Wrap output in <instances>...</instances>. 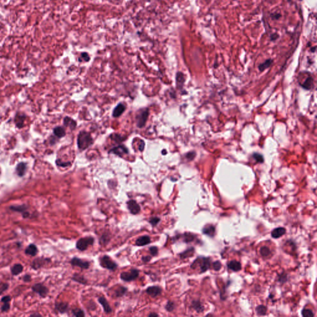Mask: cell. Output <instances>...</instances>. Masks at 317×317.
<instances>
[{
  "mask_svg": "<svg viewBox=\"0 0 317 317\" xmlns=\"http://www.w3.org/2000/svg\"><path fill=\"white\" fill-rule=\"evenodd\" d=\"M93 143V139L89 133L81 131L77 136V146L81 150H85Z\"/></svg>",
  "mask_w": 317,
  "mask_h": 317,
  "instance_id": "obj_1",
  "label": "cell"
},
{
  "mask_svg": "<svg viewBox=\"0 0 317 317\" xmlns=\"http://www.w3.org/2000/svg\"><path fill=\"white\" fill-rule=\"evenodd\" d=\"M100 265L102 267L112 271H114L117 268V265L112 258L108 255H104L100 258Z\"/></svg>",
  "mask_w": 317,
  "mask_h": 317,
  "instance_id": "obj_2",
  "label": "cell"
},
{
  "mask_svg": "<svg viewBox=\"0 0 317 317\" xmlns=\"http://www.w3.org/2000/svg\"><path fill=\"white\" fill-rule=\"evenodd\" d=\"M94 243V238L92 237L89 236L81 238L76 243V248L80 251H84L90 245H92Z\"/></svg>",
  "mask_w": 317,
  "mask_h": 317,
  "instance_id": "obj_3",
  "label": "cell"
},
{
  "mask_svg": "<svg viewBox=\"0 0 317 317\" xmlns=\"http://www.w3.org/2000/svg\"><path fill=\"white\" fill-rule=\"evenodd\" d=\"M139 275L138 269H131L129 271L123 272L120 274V278L125 282H131L136 279Z\"/></svg>",
  "mask_w": 317,
  "mask_h": 317,
  "instance_id": "obj_4",
  "label": "cell"
},
{
  "mask_svg": "<svg viewBox=\"0 0 317 317\" xmlns=\"http://www.w3.org/2000/svg\"><path fill=\"white\" fill-rule=\"evenodd\" d=\"M149 115L148 109H144L142 110L141 112L139 113V114L136 116L137 120V126L139 128H143L145 125L147 117Z\"/></svg>",
  "mask_w": 317,
  "mask_h": 317,
  "instance_id": "obj_5",
  "label": "cell"
},
{
  "mask_svg": "<svg viewBox=\"0 0 317 317\" xmlns=\"http://www.w3.org/2000/svg\"><path fill=\"white\" fill-rule=\"evenodd\" d=\"M71 265L73 267H77L83 269H87L90 267V263L89 261H84L81 259H79L77 257H74L71 260Z\"/></svg>",
  "mask_w": 317,
  "mask_h": 317,
  "instance_id": "obj_6",
  "label": "cell"
},
{
  "mask_svg": "<svg viewBox=\"0 0 317 317\" xmlns=\"http://www.w3.org/2000/svg\"><path fill=\"white\" fill-rule=\"evenodd\" d=\"M127 204L128 210L130 211V212L132 214L136 215L140 213L141 207L135 200H133V199L129 200L128 201H127Z\"/></svg>",
  "mask_w": 317,
  "mask_h": 317,
  "instance_id": "obj_7",
  "label": "cell"
},
{
  "mask_svg": "<svg viewBox=\"0 0 317 317\" xmlns=\"http://www.w3.org/2000/svg\"><path fill=\"white\" fill-rule=\"evenodd\" d=\"M162 291V288L158 285H152V286L149 287L146 289V292L148 295L154 298L161 294Z\"/></svg>",
  "mask_w": 317,
  "mask_h": 317,
  "instance_id": "obj_8",
  "label": "cell"
},
{
  "mask_svg": "<svg viewBox=\"0 0 317 317\" xmlns=\"http://www.w3.org/2000/svg\"><path fill=\"white\" fill-rule=\"evenodd\" d=\"M32 289L34 292L38 293L42 297H45L47 295L48 290L44 285L41 284H36L33 285Z\"/></svg>",
  "mask_w": 317,
  "mask_h": 317,
  "instance_id": "obj_9",
  "label": "cell"
},
{
  "mask_svg": "<svg viewBox=\"0 0 317 317\" xmlns=\"http://www.w3.org/2000/svg\"><path fill=\"white\" fill-rule=\"evenodd\" d=\"M109 152L118 155L119 156H122L124 154L128 153V149L124 145H122L113 148Z\"/></svg>",
  "mask_w": 317,
  "mask_h": 317,
  "instance_id": "obj_10",
  "label": "cell"
},
{
  "mask_svg": "<svg viewBox=\"0 0 317 317\" xmlns=\"http://www.w3.org/2000/svg\"><path fill=\"white\" fill-rule=\"evenodd\" d=\"M151 243V238L148 236H143L139 237L136 240V245L137 246H144Z\"/></svg>",
  "mask_w": 317,
  "mask_h": 317,
  "instance_id": "obj_11",
  "label": "cell"
},
{
  "mask_svg": "<svg viewBox=\"0 0 317 317\" xmlns=\"http://www.w3.org/2000/svg\"><path fill=\"white\" fill-rule=\"evenodd\" d=\"M98 301L102 305V306L103 307L104 310L106 314H110L112 310L109 305L108 301L105 299L104 297H100L98 299Z\"/></svg>",
  "mask_w": 317,
  "mask_h": 317,
  "instance_id": "obj_12",
  "label": "cell"
},
{
  "mask_svg": "<svg viewBox=\"0 0 317 317\" xmlns=\"http://www.w3.org/2000/svg\"><path fill=\"white\" fill-rule=\"evenodd\" d=\"M301 86L307 90H310L313 87L314 85V79L311 76H308L306 77V79H304L303 83L300 84Z\"/></svg>",
  "mask_w": 317,
  "mask_h": 317,
  "instance_id": "obj_13",
  "label": "cell"
},
{
  "mask_svg": "<svg viewBox=\"0 0 317 317\" xmlns=\"http://www.w3.org/2000/svg\"><path fill=\"white\" fill-rule=\"evenodd\" d=\"M227 267L229 268V269L232 270V271L237 272L239 271L242 269V265L240 262L236 260H232L229 261L227 263Z\"/></svg>",
  "mask_w": 317,
  "mask_h": 317,
  "instance_id": "obj_14",
  "label": "cell"
},
{
  "mask_svg": "<svg viewBox=\"0 0 317 317\" xmlns=\"http://www.w3.org/2000/svg\"><path fill=\"white\" fill-rule=\"evenodd\" d=\"M286 230L284 227H278L274 229L271 232V236L273 238H278L285 234Z\"/></svg>",
  "mask_w": 317,
  "mask_h": 317,
  "instance_id": "obj_15",
  "label": "cell"
},
{
  "mask_svg": "<svg viewBox=\"0 0 317 317\" xmlns=\"http://www.w3.org/2000/svg\"><path fill=\"white\" fill-rule=\"evenodd\" d=\"M125 106L123 104H119L116 105L113 112V116L114 117H119L125 110Z\"/></svg>",
  "mask_w": 317,
  "mask_h": 317,
  "instance_id": "obj_16",
  "label": "cell"
},
{
  "mask_svg": "<svg viewBox=\"0 0 317 317\" xmlns=\"http://www.w3.org/2000/svg\"><path fill=\"white\" fill-rule=\"evenodd\" d=\"M55 307L58 312L61 313V314H64V313L68 312L69 305L68 303L66 302H57L55 304Z\"/></svg>",
  "mask_w": 317,
  "mask_h": 317,
  "instance_id": "obj_17",
  "label": "cell"
},
{
  "mask_svg": "<svg viewBox=\"0 0 317 317\" xmlns=\"http://www.w3.org/2000/svg\"><path fill=\"white\" fill-rule=\"evenodd\" d=\"M64 125L66 127H69L71 130H73L76 128V122L70 117L66 116L64 119Z\"/></svg>",
  "mask_w": 317,
  "mask_h": 317,
  "instance_id": "obj_18",
  "label": "cell"
},
{
  "mask_svg": "<svg viewBox=\"0 0 317 317\" xmlns=\"http://www.w3.org/2000/svg\"><path fill=\"white\" fill-rule=\"evenodd\" d=\"M10 209L13 210V211H18V212L22 213L23 217H26L27 216H29V213H27L26 211V207L24 206H14L10 207Z\"/></svg>",
  "mask_w": 317,
  "mask_h": 317,
  "instance_id": "obj_19",
  "label": "cell"
},
{
  "mask_svg": "<svg viewBox=\"0 0 317 317\" xmlns=\"http://www.w3.org/2000/svg\"><path fill=\"white\" fill-rule=\"evenodd\" d=\"M37 251L38 250H37V246L36 245H34V244H31L29 246H27V248H26L25 251V253L27 254V255H29L30 256H35L37 255Z\"/></svg>",
  "mask_w": 317,
  "mask_h": 317,
  "instance_id": "obj_20",
  "label": "cell"
},
{
  "mask_svg": "<svg viewBox=\"0 0 317 317\" xmlns=\"http://www.w3.org/2000/svg\"><path fill=\"white\" fill-rule=\"evenodd\" d=\"M203 232L204 234L209 236L210 237H213L215 234V228L212 225H208L203 229Z\"/></svg>",
  "mask_w": 317,
  "mask_h": 317,
  "instance_id": "obj_21",
  "label": "cell"
},
{
  "mask_svg": "<svg viewBox=\"0 0 317 317\" xmlns=\"http://www.w3.org/2000/svg\"><path fill=\"white\" fill-rule=\"evenodd\" d=\"M26 167H27L26 164L23 162L19 164L16 167V172L17 175L19 176H20V177H22V176L24 175L25 174V172L26 170Z\"/></svg>",
  "mask_w": 317,
  "mask_h": 317,
  "instance_id": "obj_22",
  "label": "cell"
},
{
  "mask_svg": "<svg viewBox=\"0 0 317 317\" xmlns=\"http://www.w3.org/2000/svg\"><path fill=\"white\" fill-rule=\"evenodd\" d=\"M53 133L56 136H57L58 138H63V137H64L66 135V132L64 130L63 128L62 127H56L53 130Z\"/></svg>",
  "mask_w": 317,
  "mask_h": 317,
  "instance_id": "obj_23",
  "label": "cell"
},
{
  "mask_svg": "<svg viewBox=\"0 0 317 317\" xmlns=\"http://www.w3.org/2000/svg\"><path fill=\"white\" fill-rule=\"evenodd\" d=\"M210 266V260L209 258H204L203 259L202 264L201 265V271L202 273L205 272L209 268Z\"/></svg>",
  "mask_w": 317,
  "mask_h": 317,
  "instance_id": "obj_24",
  "label": "cell"
},
{
  "mask_svg": "<svg viewBox=\"0 0 317 317\" xmlns=\"http://www.w3.org/2000/svg\"><path fill=\"white\" fill-rule=\"evenodd\" d=\"M23 271V267L21 264H17L11 268V273L14 275H18Z\"/></svg>",
  "mask_w": 317,
  "mask_h": 317,
  "instance_id": "obj_25",
  "label": "cell"
},
{
  "mask_svg": "<svg viewBox=\"0 0 317 317\" xmlns=\"http://www.w3.org/2000/svg\"><path fill=\"white\" fill-rule=\"evenodd\" d=\"M176 79H177V84L178 87H182V85L184 83L185 81V77H184L183 74L181 72H178L177 74V77H176Z\"/></svg>",
  "mask_w": 317,
  "mask_h": 317,
  "instance_id": "obj_26",
  "label": "cell"
},
{
  "mask_svg": "<svg viewBox=\"0 0 317 317\" xmlns=\"http://www.w3.org/2000/svg\"><path fill=\"white\" fill-rule=\"evenodd\" d=\"M272 63H273V60L271 59L267 60L264 63H261L259 65V66H258V69H259L260 71H263L266 69H267L270 66H271Z\"/></svg>",
  "mask_w": 317,
  "mask_h": 317,
  "instance_id": "obj_27",
  "label": "cell"
},
{
  "mask_svg": "<svg viewBox=\"0 0 317 317\" xmlns=\"http://www.w3.org/2000/svg\"><path fill=\"white\" fill-rule=\"evenodd\" d=\"M127 290H128L127 288L124 287V286L119 287L118 288H117L116 289V291L115 292V296L116 297H121L123 296L125 294V293H126Z\"/></svg>",
  "mask_w": 317,
  "mask_h": 317,
  "instance_id": "obj_28",
  "label": "cell"
},
{
  "mask_svg": "<svg viewBox=\"0 0 317 317\" xmlns=\"http://www.w3.org/2000/svg\"><path fill=\"white\" fill-rule=\"evenodd\" d=\"M73 279L74 281H76V282H77V283H79V284H87V281L84 278V277L83 276L77 275V274H75V275L73 276Z\"/></svg>",
  "mask_w": 317,
  "mask_h": 317,
  "instance_id": "obj_29",
  "label": "cell"
},
{
  "mask_svg": "<svg viewBox=\"0 0 317 317\" xmlns=\"http://www.w3.org/2000/svg\"><path fill=\"white\" fill-rule=\"evenodd\" d=\"M256 311L257 314L258 315H265L267 314V308L264 305H258V306L256 308Z\"/></svg>",
  "mask_w": 317,
  "mask_h": 317,
  "instance_id": "obj_30",
  "label": "cell"
},
{
  "mask_svg": "<svg viewBox=\"0 0 317 317\" xmlns=\"http://www.w3.org/2000/svg\"><path fill=\"white\" fill-rule=\"evenodd\" d=\"M192 307L198 312H201L203 310L201 304L198 300H194L192 302Z\"/></svg>",
  "mask_w": 317,
  "mask_h": 317,
  "instance_id": "obj_31",
  "label": "cell"
},
{
  "mask_svg": "<svg viewBox=\"0 0 317 317\" xmlns=\"http://www.w3.org/2000/svg\"><path fill=\"white\" fill-rule=\"evenodd\" d=\"M260 252L261 256H263L264 257L268 256V255H270V253H271V251H270L269 248L267 247V246H263V247H261L260 248Z\"/></svg>",
  "mask_w": 317,
  "mask_h": 317,
  "instance_id": "obj_32",
  "label": "cell"
},
{
  "mask_svg": "<svg viewBox=\"0 0 317 317\" xmlns=\"http://www.w3.org/2000/svg\"><path fill=\"white\" fill-rule=\"evenodd\" d=\"M302 315L305 317H313L314 316V312L310 309L305 308L302 312Z\"/></svg>",
  "mask_w": 317,
  "mask_h": 317,
  "instance_id": "obj_33",
  "label": "cell"
},
{
  "mask_svg": "<svg viewBox=\"0 0 317 317\" xmlns=\"http://www.w3.org/2000/svg\"><path fill=\"white\" fill-rule=\"evenodd\" d=\"M175 308V304L172 301L169 300L166 305V309L168 312H172Z\"/></svg>",
  "mask_w": 317,
  "mask_h": 317,
  "instance_id": "obj_34",
  "label": "cell"
},
{
  "mask_svg": "<svg viewBox=\"0 0 317 317\" xmlns=\"http://www.w3.org/2000/svg\"><path fill=\"white\" fill-rule=\"evenodd\" d=\"M160 221V219L158 217H152L149 219V222L150 223L151 225L153 227L157 225Z\"/></svg>",
  "mask_w": 317,
  "mask_h": 317,
  "instance_id": "obj_35",
  "label": "cell"
},
{
  "mask_svg": "<svg viewBox=\"0 0 317 317\" xmlns=\"http://www.w3.org/2000/svg\"><path fill=\"white\" fill-rule=\"evenodd\" d=\"M73 315L75 316H85V314L83 310L80 308H75L72 311Z\"/></svg>",
  "mask_w": 317,
  "mask_h": 317,
  "instance_id": "obj_36",
  "label": "cell"
},
{
  "mask_svg": "<svg viewBox=\"0 0 317 317\" xmlns=\"http://www.w3.org/2000/svg\"><path fill=\"white\" fill-rule=\"evenodd\" d=\"M149 250V252H150L151 255L152 256H155L158 255L159 250H158V248L157 247V246H151V247H150Z\"/></svg>",
  "mask_w": 317,
  "mask_h": 317,
  "instance_id": "obj_37",
  "label": "cell"
},
{
  "mask_svg": "<svg viewBox=\"0 0 317 317\" xmlns=\"http://www.w3.org/2000/svg\"><path fill=\"white\" fill-rule=\"evenodd\" d=\"M194 239L193 236L191 234H184V242H190L193 241Z\"/></svg>",
  "mask_w": 317,
  "mask_h": 317,
  "instance_id": "obj_38",
  "label": "cell"
},
{
  "mask_svg": "<svg viewBox=\"0 0 317 317\" xmlns=\"http://www.w3.org/2000/svg\"><path fill=\"white\" fill-rule=\"evenodd\" d=\"M221 267L222 265L220 261H216L213 263V269L215 270V271H219V270L221 269Z\"/></svg>",
  "mask_w": 317,
  "mask_h": 317,
  "instance_id": "obj_39",
  "label": "cell"
},
{
  "mask_svg": "<svg viewBox=\"0 0 317 317\" xmlns=\"http://www.w3.org/2000/svg\"><path fill=\"white\" fill-rule=\"evenodd\" d=\"M253 156L257 162H261V163L263 162L264 159H263V157L262 156V155H261L260 154H258V153H255V154H254L253 155Z\"/></svg>",
  "mask_w": 317,
  "mask_h": 317,
  "instance_id": "obj_40",
  "label": "cell"
},
{
  "mask_svg": "<svg viewBox=\"0 0 317 317\" xmlns=\"http://www.w3.org/2000/svg\"><path fill=\"white\" fill-rule=\"evenodd\" d=\"M8 288V284L6 283H1L0 284V295L6 291Z\"/></svg>",
  "mask_w": 317,
  "mask_h": 317,
  "instance_id": "obj_41",
  "label": "cell"
},
{
  "mask_svg": "<svg viewBox=\"0 0 317 317\" xmlns=\"http://www.w3.org/2000/svg\"><path fill=\"white\" fill-rule=\"evenodd\" d=\"M81 57V58H82V61L83 60L85 62H88L90 60V59H91V58H90L89 55V54L87 53H86V52L82 53Z\"/></svg>",
  "mask_w": 317,
  "mask_h": 317,
  "instance_id": "obj_42",
  "label": "cell"
},
{
  "mask_svg": "<svg viewBox=\"0 0 317 317\" xmlns=\"http://www.w3.org/2000/svg\"><path fill=\"white\" fill-rule=\"evenodd\" d=\"M193 248H190L189 250H187L186 251L183 252L182 254H180V256L182 258H185L186 257H188V255L189 253H193Z\"/></svg>",
  "mask_w": 317,
  "mask_h": 317,
  "instance_id": "obj_43",
  "label": "cell"
},
{
  "mask_svg": "<svg viewBox=\"0 0 317 317\" xmlns=\"http://www.w3.org/2000/svg\"><path fill=\"white\" fill-rule=\"evenodd\" d=\"M4 304L2 305L1 307V311L2 312H7L9 310L10 308V305L9 302H4Z\"/></svg>",
  "mask_w": 317,
  "mask_h": 317,
  "instance_id": "obj_44",
  "label": "cell"
},
{
  "mask_svg": "<svg viewBox=\"0 0 317 317\" xmlns=\"http://www.w3.org/2000/svg\"><path fill=\"white\" fill-rule=\"evenodd\" d=\"M151 256H143L142 257V261L144 263H148L149 261H150L151 260Z\"/></svg>",
  "mask_w": 317,
  "mask_h": 317,
  "instance_id": "obj_45",
  "label": "cell"
},
{
  "mask_svg": "<svg viewBox=\"0 0 317 317\" xmlns=\"http://www.w3.org/2000/svg\"><path fill=\"white\" fill-rule=\"evenodd\" d=\"M195 155V153L194 152H190L189 153H188L186 155V157L189 160H192Z\"/></svg>",
  "mask_w": 317,
  "mask_h": 317,
  "instance_id": "obj_46",
  "label": "cell"
},
{
  "mask_svg": "<svg viewBox=\"0 0 317 317\" xmlns=\"http://www.w3.org/2000/svg\"><path fill=\"white\" fill-rule=\"evenodd\" d=\"M57 164L58 166H61V167H67V166L70 165V163L69 162H68V163H62V162H60L59 160H57Z\"/></svg>",
  "mask_w": 317,
  "mask_h": 317,
  "instance_id": "obj_47",
  "label": "cell"
},
{
  "mask_svg": "<svg viewBox=\"0 0 317 317\" xmlns=\"http://www.w3.org/2000/svg\"><path fill=\"white\" fill-rule=\"evenodd\" d=\"M10 300H11L10 297H9V296H5V297H4L3 298L1 299V302H2L3 303H4V302H9Z\"/></svg>",
  "mask_w": 317,
  "mask_h": 317,
  "instance_id": "obj_48",
  "label": "cell"
},
{
  "mask_svg": "<svg viewBox=\"0 0 317 317\" xmlns=\"http://www.w3.org/2000/svg\"><path fill=\"white\" fill-rule=\"evenodd\" d=\"M281 17V14H277V13L273 14L272 16L273 19H279Z\"/></svg>",
  "mask_w": 317,
  "mask_h": 317,
  "instance_id": "obj_49",
  "label": "cell"
},
{
  "mask_svg": "<svg viewBox=\"0 0 317 317\" xmlns=\"http://www.w3.org/2000/svg\"><path fill=\"white\" fill-rule=\"evenodd\" d=\"M144 146H145V144H144V142L143 141H141V145L139 146V149L140 151H143L144 150Z\"/></svg>",
  "mask_w": 317,
  "mask_h": 317,
  "instance_id": "obj_50",
  "label": "cell"
},
{
  "mask_svg": "<svg viewBox=\"0 0 317 317\" xmlns=\"http://www.w3.org/2000/svg\"><path fill=\"white\" fill-rule=\"evenodd\" d=\"M24 280L26 281V282H27V281H29L30 280V276L29 275H26L24 277Z\"/></svg>",
  "mask_w": 317,
  "mask_h": 317,
  "instance_id": "obj_51",
  "label": "cell"
},
{
  "mask_svg": "<svg viewBox=\"0 0 317 317\" xmlns=\"http://www.w3.org/2000/svg\"><path fill=\"white\" fill-rule=\"evenodd\" d=\"M149 317H156V316H159V315L156 314V313H151V314H150L149 315Z\"/></svg>",
  "mask_w": 317,
  "mask_h": 317,
  "instance_id": "obj_52",
  "label": "cell"
},
{
  "mask_svg": "<svg viewBox=\"0 0 317 317\" xmlns=\"http://www.w3.org/2000/svg\"><path fill=\"white\" fill-rule=\"evenodd\" d=\"M277 37H278V36H277V34H274V35H273V36H271V40H276V39Z\"/></svg>",
  "mask_w": 317,
  "mask_h": 317,
  "instance_id": "obj_53",
  "label": "cell"
},
{
  "mask_svg": "<svg viewBox=\"0 0 317 317\" xmlns=\"http://www.w3.org/2000/svg\"><path fill=\"white\" fill-rule=\"evenodd\" d=\"M167 154V152L166 151V150H163V151H162V154L164 155V154Z\"/></svg>",
  "mask_w": 317,
  "mask_h": 317,
  "instance_id": "obj_54",
  "label": "cell"
}]
</instances>
